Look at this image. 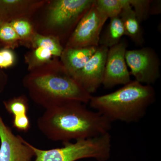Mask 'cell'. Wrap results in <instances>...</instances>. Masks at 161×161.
Wrapping results in <instances>:
<instances>
[{
	"instance_id": "1",
	"label": "cell",
	"mask_w": 161,
	"mask_h": 161,
	"mask_svg": "<svg viewBox=\"0 0 161 161\" xmlns=\"http://www.w3.org/2000/svg\"><path fill=\"white\" fill-rule=\"evenodd\" d=\"M37 124L47 138L63 142L103 135L109 132L112 127V122L106 117L76 101L45 109Z\"/></svg>"
},
{
	"instance_id": "2",
	"label": "cell",
	"mask_w": 161,
	"mask_h": 161,
	"mask_svg": "<svg viewBox=\"0 0 161 161\" xmlns=\"http://www.w3.org/2000/svg\"><path fill=\"white\" fill-rule=\"evenodd\" d=\"M156 92L152 85L131 80L115 92L92 96L90 106L111 122H137L146 115L155 102Z\"/></svg>"
},
{
	"instance_id": "3",
	"label": "cell",
	"mask_w": 161,
	"mask_h": 161,
	"mask_svg": "<svg viewBox=\"0 0 161 161\" xmlns=\"http://www.w3.org/2000/svg\"><path fill=\"white\" fill-rule=\"evenodd\" d=\"M33 100L47 109L71 101L89 103L90 95L69 74L63 64L51 73L39 74L25 80Z\"/></svg>"
},
{
	"instance_id": "4",
	"label": "cell",
	"mask_w": 161,
	"mask_h": 161,
	"mask_svg": "<svg viewBox=\"0 0 161 161\" xmlns=\"http://www.w3.org/2000/svg\"><path fill=\"white\" fill-rule=\"evenodd\" d=\"M63 144L60 148L43 150L30 144L36 157L34 161H76L88 158L107 161L111 156L112 139L109 132Z\"/></svg>"
},
{
	"instance_id": "5",
	"label": "cell",
	"mask_w": 161,
	"mask_h": 161,
	"mask_svg": "<svg viewBox=\"0 0 161 161\" xmlns=\"http://www.w3.org/2000/svg\"><path fill=\"white\" fill-rule=\"evenodd\" d=\"M108 19L97 8L94 0L72 32L67 47H98L102 31Z\"/></svg>"
},
{
	"instance_id": "6",
	"label": "cell",
	"mask_w": 161,
	"mask_h": 161,
	"mask_svg": "<svg viewBox=\"0 0 161 161\" xmlns=\"http://www.w3.org/2000/svg\"><path fill=\"white\" fill-rule=\"evenodd\" d=\"M125 58L130 75L140 83L152 85L160 78V60L153 48L127 50Z\"/></svg>"
},
{
	"instance_id": "7",
	"label": "cell",
	"mask_w": 161,
	"mask_h": 161,
	"mask_svg": "<svg viewBox=\"0 0 161 161\" xmlns=\"http://www.w3.org/2000/svg\"><path fill=\"white\" fill-rule=\"evenodd\" d=\"M94 0H58L55 1L50 10L48 20L53 27L68 31L77 26Z\"/></svg>"
},
{
	"instance_id": "8",
	"label": "cell",
	"mask_w": 161,
	"mask_h": 161,
	"mask_svg": "<svg viewBox=\"0 0 161 161\" xmlns=\"http://www.w3.org/2000/svg\"><path fill=\"white\" fill-rule=\"evenodd\" d=\"M127 46L125 41L121 40L109 48L102 83L105 88L111 89L119 85H125L131 81L125 58Z\"/></svg>"
},
{
	"instance_id": "9",
	"label": "cell",
	"mask_w": 161,
	"mask_h": 161,
	"mask_svg": "<svg viewBox=\"0 0 161 161\" xmlns=\"http://www.w3.org/2000/svg\"><path fill=\"white\" fill-rule=\"evenodd\" d=\"M33 157L30 143L15 135L0 115V161H31Z\"/></svg>"
},
{
	"instance_id": "10",
	"label": "cell",
	"mask_w": 161,
	"mask_h": 161,
	"mask_svg": "<svg viewBox=\"0 0 161 161\" xmlns=\"http://www.w3.org/2000/svg\"><path fill=\"white\" fill-rule=\"evenodd\" d=\"M109 48L99 46L86 65L72 78L84 90L92 95L102 85Z\"/></svg>"
},
{
	"instance_id": "11",
	"label": "cell",
	"mask_w": 161,
	"mask_h": 161,
	"mask_svg": "<svg viewBox=\"0 0 161 161\" xmlns=\"http://www.w3.org/2000/svg\"><path fill=\"white\" fill-rule=\"evenodd\" d=\"M98 47H67L62 54V64L67 71L73 77L83 67L96 52Z\"/></svg>"
},
{
	"instance_id": "12",
	"label": "cell",
	"mask_w": 161,
	"mask_h": 161,
	"mask_svg": "<svg viewBox=\"0 0 161 161\" xmlns=\"http://www.w3.org/2000/svg\"><path fill=\"white\" fill-rule=\"evenodd\" d=\"M123 25L125 36L129 37L136 45L142 46L145 40L141 23L127 0L119 15Z\"/></svg>"
},
{
	"instance_id": "13",
	"label": "cell",
	"mask_w": 161,
	"mask_h": 161,
	"mask_svg": "<svg viewBox=\"0 0 161 161\" xmlns=\"http://www.w3.org/2000/svg\"><path fill=\"white\" fill-rule=\"evenodd\" d=\"M109 23L104 31L101 34L99 46L109 48L118 44L125 36L122 22L119 16L110 18Z\"/></svg>"
},
{
	"instance_id": "14",
	"label": "cell",
	"mask_w": 161,
	"mask_h": 161,
	"mask_svg": "<svg viewBox=\"0 0 161 161\" xmlns=\"http://www.w3.org/2000/svg\"><path fill=\"white\" fill-rule=\"evenodd\" d=\"M127 0H95L98 9L108 18L119 16Z\"/></svg>"
},
{
	"instance_id": "15",
	"label": "cell",
	"mask_w": 161,
	"mask_h": 161,
	"mask_svg": "<svg viewBox=\"0 0 161 161\" xmlns=\"http://www.w3.org/2000/svg\"><path fill=\"white\" fill-rule=\"evenodd\" d=\"M34 40L38 47H40L46 48L51 52L53 56L59 57L62 54L64 50L63 47L57 39L36 35Z\"/></svg>"
},
{
	"instance_id": "16",
	"label": "cell",
	"mask_w": 161,
	"mask_h": 161,
	"mask_svg": "<svg viewBox=\"0 0 161 161\" xmlns=\"http://www.w3.org/2000/svg\"><path fill=\"white\" fill-rule=\"evenodd\" d=\"M7 112L14 116L27 115L29 109L28 102L26 98L21 97L15 98L4 102Z\"/></svg>"
},
{
	"instance_id": "17",
	"label": "cell",
	"mask_w": 161,
	"mask_h": 161,
	"mask_svg": "<svg viewBox=\"0 0 161 161\" xmlns=\"http://www.w3.org/2000/svg\"><path fill=\"white\" fill-rule=\"evenodd\" d=\"M152 0H128L140 23L146 21L150 15V6Z\"/></svg>"
},
{
	"instance_id": "18",
	"label": "cell",
	"mask_w": 161,
	"mask_h": 161,
	"mask_svg": "<svg viewBox=\"0 0 161 161\" xmlns=\"http://www.w3.org/2000/svg\"><path fill=\"white\" fill-rule=\"evenodd\" d=\"M10 24L20 38L26 37L31 33V25L26 20H14Z\"/></svg>"
},
{
	"instance_id": "19",
	"label": "cell",
	"mask_w": 161,
	"mask_h": 161,
	"mask_svg": "<svg viewBox=\"0 0 161 161\" xmlns=\"http://www.w3.org/2000/svg\"><path fill=\"white\" fill-rule=\"evenodd\" d=\"M19 38L10 23H6L0 26V40L2 41L10 42Z\"/></svg>"
},
{
	"instance_id": "20",
	"label": "cell",
	"mask_w": 161,
	"mask_h": 161,
	"mask_svg": "<svg viewBox=\"0 0 161 161\" xmlns=\"http://www.w3.org/2000/svg\"><path fill=\"white\" fill-rule=\"evenodd\" d=\"M13 126L18 131L26 132L31 128V123L27 115H19L13 117Z\"/></svg>"
},
{
	"instance_id": "21",
	"label": "cell",
	"mask_w": 161,
	"mask_h": 161,
	"mask_svg": "<svg viewBox=\"0 0 161 161\" xmlns=\"http://www.w3.org/2000/svg\"><path fill=\"white\" fill-rule=\"evenodd\" d=\"M14 60V55L10 50L4 49L0 51V67L7 68L11 66Z\"/></svg>"
},
{
	"instance_id": "22",
	"label": "cell",
	"mask_w": 161,
	"mask_h": 161,
	"mask_svg": "<svg viewBox=\"0 0 161 161\" xmlns=\"http://www.w3.org/2000/svg\"><path fill=\"white\" fill-rule=\"evenodd\" d=\"M35 56L40 61H46L49 60L53 55L48 50L40 47L35 51Z\"/></svg>"
},
{
	"instance_id": "23",
	"label": "cell",
	"mask_w": 161,
	"mask_h": 161,
	"mask_svg": "<svg viewBox=\"0 0 161 161\" xmlns=\"http://www.w3.org/2000/svg\"><path fill=\"white\" fill-rule=\"evenodd\" d=\"M161 1H152L150 6V15L158 14L161 12Z\"/></svg>"
}]
</instances>
